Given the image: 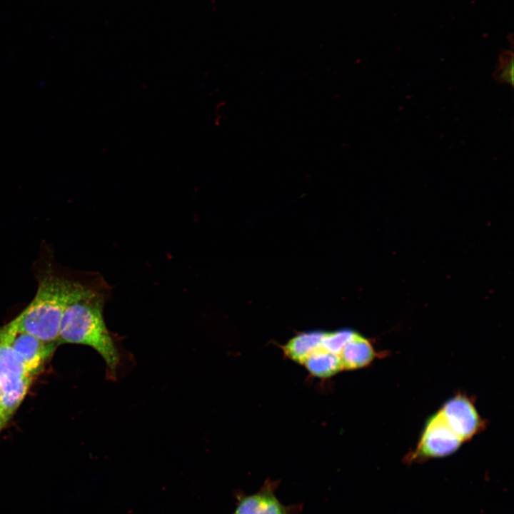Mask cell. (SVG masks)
<instances>
[{"label": "cell", "instance_id": "1", "mask_svg": "<svg viewBox=\"0 0 514 514\" xmlns=\"http://www.w3.org/2000/svg\"><path fill=\"white\" fill-rule=\"evenodd\" d=\"M111 287L96 272H79L63 313L59 346L79 344L94 349L103 358L109 379L115 380L122 361L119 338L106 326L104 309Z\"/></svg>", "mask_w": 514, "mask_h": 514}, {"label": "cell", "instance_id": "2", "mask_svg": "<svg viewBox=\"0 0 514 514\" xmlns=\"http://www.w3.org/2000/svg\"><path fill=\"white\" fill-rule=\"evenodd\" d=\"M44 248L34 268L36 293L27 306L6 325L15 331L58 343L63 313L74 288L76 273L60 267L48 246Z\"/></svg>", "mask_w": 514, "mask_h": 514}, {"label": "cell", "instance_id": "3", "mask_svg": "<svg viewBox=\"0 0 514 514\" xmlns=\"http://www.w3.org/2000/svg\"><path fill=\"white\" fill-rule=\"evenodd\" d=\"M0 341L6 343L21 360L26 373L34 378L44 369L59 344L46 342L31 334L0 326Z\"/></svg>", "mask_w": 514, "mask_h": 514}, {"label": "cell", "instance_id": "4", "mask_svg": "<svg viewBox=\"0 0 514 514\" xmlns=\"http://www.w3.org/2000/svg\"><path fill=\"white\" fill-rule=\"evenodd\" d=\"M463 441L437 412L425 424L416 448L408 457V462H422L449 455Z\"/></svg>", "mask_w": 514, "mask_h": 514}, {"label": "cell", "instance_id": "5", "mask_svg": "<svg viewBox=\"0 0 514 514\" xmlns=\"http://www.w3.org/2000/svg\"><path fill=\"white\" fill-rule=\"evenodd\" d=\"M279 480L267 479L260 489L248 495L243 491L235 493V514H299L302 504L286 505L276 496Z\"/></svg>", "mask_w": 514, "mask_h": 514}, {"label": "cell", "instance_id": "6", "mask_svg": "<svg viewBox=\"0 0 514 514\" xmlns=\"http://www.w3.org/2000/svg\"><path fill=\"white\" fill-rule=\"evenodd\" d=\"M438 413L463 442L473 438L484 427L473 402L461 394L447 400Z\"/></svg>", "mask_w": 514, "mask_h": 514}, {"label": "cell", "instance_id": "7", "mask_svg": "<svg viewBox=\"0 0 514 514\" xmlns=\"http://www.w3.org/2000/svg\"><path fill=\"white\" fill-rule=\"evenodd\" d=\"M33 380L27 376L0 378V433L20 407Z\"/></svg>", "mask_w": 514, "mask_h": 514}, {"label": "cell", "instance_id": "8", "mask_svg": "<svg viewBox=\"0 0 514 514\" xmlns=\"http://www.w3.org/2000/svg\"><path fill=\"white\" fill-rule=\"evenodd\" d=\"M376 353L371 343L356 333L339 353L343 370H354L368 366Z\"/></svg>", "mask_w": 514, "mask_h": 514}, {"label": "cell", "instance_id": "9", "mask_svg": "<svg viewBox=\"0 0 514 514\" xmlns=\"http://www.w3.org/2000/svg\"><path fill=\"white\" fill-rule=\"evenodd\" d=\"M323 333L313 331L298 333L282 346L283 354L287 358L302 365L311 353L321 348Z\"/></svg>", "mask_w": 514, "mask_h": 514}, {"label": "cell", "instance_id": "10", "mask_svg": "<svg viewBox=\"0 0 514 514\" xmlns=\"http://www.w3.org/2000/svg\"><path fill=\"white\" fill-rule=\"evenodd\" d=\"M316 378H328L343 370L339 356L322 347L311 353L302 364Z\"/></svg>", "mask_w": 514, "mask_h": 514}, {"label": "cell", "instance_id": "11", "mask_svg": "<svg viewBox=\"0 0 514 514\" xmlns=\"http://www.w3.org/2000/svg\"><path fill=\"white\" fill-rule=\"evenodd\" d=\"M356 332L350 329H341L331 332H324L321 347L325 350L339 356L343 346L355 335Z\"/></svg>", "mask_w": 514, "mask_h": 514}, {"label": "cell", "instance_id": "12", "mask_svg": "<svg viewBox=\"0 0 514 514\" xmlns=\"http://www.w3.org/2000/svg\"><path fill=\"white\" fill-rule=\"evenodd\" d=\"M513 54L512 51H505L500 56L499 66L496 71V79L511 86L513 84Z\"/></svg>", "mask_w": 514, "mask_h": 514}, {"label": "cell", "instance_id": "13", "mask_svg": "<svg viewBox=\"0 0 514 514\" xmlns=\"http://www.w3.org/2000/svg\"><path fill=\"white\" fill-rule=\"evenodd\" d=\"M233 514H235V513H233Z\"/></svg>", "mask_w": 514, "mask_h": 514}]
</instances>
